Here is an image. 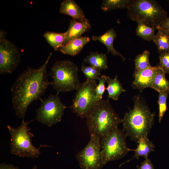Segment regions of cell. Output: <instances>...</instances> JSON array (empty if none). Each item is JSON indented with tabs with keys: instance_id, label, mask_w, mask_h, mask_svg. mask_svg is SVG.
Returning a JSON list of instances; mask_svg holds the SVG:
<instances>
[{
	"instance_id": "6da1fadb",
	"label": "cell",
	"mask_w": 169,
	"mask_h": 169,
	"mask_svg": "<svg viewBox=\"0 0 169 169\" xmlns=\"http://www.w3.org/2000/svg\"><path fill=\"white\" fill-rule=\"evenodd\" d=\"M52 54L50 53L40 67L33 68L28 66L11 85L12 103L18 118L24 119L30 105L34 100H40L50 85L47 67Z\"/></svg>"
},
{
	"instance_id": "7a4b0ae2",
	"label": "cell",
	"mask_w": 169,
	"mask_h": 169,
	"mask_svg": "<svg viewBox=\"0 0 169 169\" xmlns=\"http://www.w3.org/2000/svg\"><path fill=\"white\" fill-rule=\"evenodd\" d=\"M132 109L125 114L121 123L122 131L127 137L138 143L142 138L148 136L154 124L155 113L138 96L134 99Z\"/></svg>"
},
{
	"instance_id": "3957f363",
	"label": "cell",
	"mask_w": 169,
	"mask_h": 169,
	"mask_svg": "<svg viewBox=\"0 0 169 169\" xmlns=\"http://www.w3.org/2000/svg\"><path fill=\"white\" fill-rule=\"evenodd\" d=\"M86 118L90 136L101 141L118 127L122 120L109 100L102 99L96 103Z\"/></svg>"
},
{
	"instance_id": "277c9868",
	"label": "cell",
	"mask_w": 169,
	"mask_h": 169,
	"mask_svg": "<svg viewBox=\"0 0 169 169\" xmlns=\"http://www.w3.org/2000/svg\"><path fill=\"white\" fill-rule=\"evenodd\" d=\"M131 20L156 28L167 16V12L154 0H131L127 8Z\"/></svg>"
},
{
	"instance_id": "5b68a950",
	"label": "cell",
	"mask_w": 169,
	"mask_h": 169,
	"mask_svg": "<svg viewBox=\"0 0 169 169\" xmlns=\"http://www.w3.org/2000/svg\"><path fill=\"white\" fill-rule=\"evenodd\" d=\"M34 120L25 121L23 119L21 125L17 127L7 125L11 137L9 146L11 154L20 157L37 158L41 154V147H49L46 145H41L39 148H37L33 145L31 138L34 135L30 132L31 129L28 125Z\"/></svg>"
},
{
	"instance_id": "8992f818",
	"label": "cell",
	"mask_w": 169,
	"mask_h": 169,
	"mask_svg": "<svg viewBox=\"0 0 169 169\" xmlns=\"http://www.w3.org/2000/svg\"><path fill=\"white\" fill-rule=\"evenodd\" d=\"M77 66L69 60L56 61L51 69L49 75L53 79L50 85L58 95L61 92L77 90L81 83Z\"/></svg>"
},
{
	"instance_id": "52a82bcc",
	"label": "cell",
	"mask_w": 169,
	"mask_h": 169,
	"mask_svg": "<svg viewBox=\"0 0 169 169\" xmlns=\"http://www.w3.org/2000/svg\"><path fill=\"white\" fill-rule=\"evenodd\" d=\"M126 137L122 130L117 127L101 140V153L104 165L124 157L132 151L127 146Z\"/></svg>"
},
{
	"instance_id": "ba28073f",
	"label": "cell",
	"mask_w": 169,
	"mask_h": 169,
	"mask_svg": "<svg viewBox=\"0 0 169 169\" xmlns=\"http://www.w3.org/2000/svg\"><path fill=\"white\" fill-rule=\"evenodd\" d=\"M97 85L96 80L86 79L81 83L76 90L71 107L77 116L86 118L98 102L95 96Z\"/></svg>"
},
{
	"instance_id": "9c48e42d",
	"label": "cell",
	"mask_w": 169,
	"mask_h": 169,
	"mask_svg": "<svg viewBox=\"0 0 169 169\" xmlns=\"http://www.w3.org/2000/svg\"><path fill=\"white\" fill-rule=\"evenodd\" d=\"M40 101L41 105L36 110L35 120L49 127L60 121L67 107L61 102L58 95L50 94Z\"/></svg>"
},
{
	"instance_id": "30bf717a",
	"label": "cell",
	"mask_w": 169,
	"mask_h": 169,
	"mask_svg": "<svg viewBox=\"0 0 169 169\" xmlns=\"http://www.w3.org/2000/svg\"><path fill=\"white\" fill-rule=\"evenodd\" d=\"M7 33L0 30V74H12L21 62L20 51L16 45L6 38Z\"/></svg>"
},
{
	"instance_id": "8fae6325",
	"label": "cell",
	"mask_w": 169,
	"mask_h": 169,
	"mask_svg": "<svg viewBox=\"0 0 169 169\" xmlns=\"http://www.w3.org/2000/svg\"><path fill=\"white\" fill-rule=\"evenodd\" d=\"M82 169H101L104 165L101 153V141L90 136L86 146L76 155Z\"/></svg>"
},
{
	"instance_id": "7c38bea8",
	"label": "cell",
	"mask_w": 169,
	"mask_h": 169,
	"mask_svg": "<svg viewBox=\"0 0 169 169\" xmlns=\"http://www.w3.org/2000/svg\"><path fill=\"white\" fill-rule=\"evenodd\" d=\"M157 68V66L151 65L144 69L134 72V79L132 84L134 88L142 91L146 88H151Z\"/></svg>"
},
{
	"instance_id": "4fadbf2b",
	"label": "cell",
	"mask_w": 169,
	"mask_h": 169,
	"mask_svg": "<svg viewBox=\"0 0 169 169\" xmlns=\"http://www.w3.org/2000/svg\"><path fill=\"white\" fill-rule=\"evenodd\" d=\"M91 28L89 20L79 21L72 19L69 22L67 30L64 33L65 39L63 45L70 41L81 36L82 34L90 30Z\"/></svg>"
},
{
	"instance_id": "5bb4252c",
	"label": "cell",
	"mask_w": 169,
	"mask_h": 169,
	"mask_svg": "<svg viewBox=\"0 0 169 169\" xmlns=\"http://www.w3.org/2000/svg\"><path fill=\"white\" fill-rule=\"evenodd\" d=\"M59 12L79 21H84L88 19L85 17L82 9L74 0H64L62 1Z\"/></svg>"
},
{
	"instance_id": "9a60e30c",
	"label": "cell",
	"mask_w": 169,
	"mask_h": 169,
	"mask_svg": "<svg viewBox=\"0 0 169 169\" xmlns=\"http://www.w3.org/2000/svg\"><path fill=\"white\" fill-rule=\"evenodd\" d=\"M117 36L115 30L113 28H110L101 35L92 36V38L93 41H98L105 45L107 48L108 53L110 52L114 56H119L124 62L126 59L114 47L113 42Z\"/></svg>"
},
{
	"instance_id": "2e32d148",
	"label": "cell",
	"mask_w": 169,
	"mask_h": 169,
	"mask_svg": "<svg viewBox=\"0 0 169 169\" xmlns=\"http://www.w3.org/2000/svg\"><path fill=\"white\" fill-rule=\"evenodd\" d=\"M90 40L87 36H81L70 41L58 50L66 55L75 56L80 53L83 47Z\"/></svg>"
},
{
	"instance_id": "e0dca14e",
	"label": "cell",
	"mask_w": 169,
	"mask_h": 169,
	"mask_svg": "<svg viewBox=\"0 0 169 169\" xmlns=\"http://www.w3.org/2000/svg\"><path fill=\"white\" fill-rule=\"evenodd\" d=\"M84 63L98 70H105L108 67L107 58L105 54H100L97 51L90 52L83 60Z\"/></svg>"
},
{
	"instance_id": "ac0fdd59",
	"label": "cell",
	"mask_w": 169,
	"mask_h": 169,
	"mask_svg": "<svg viewBox=\"0 0 169 169\" xmlns=\"http://www.w3.org/2000/svg\"><path fill=\"white\" fill-rule=\"evenodd\" d=\"M137 148L132 149L134 154L132 158L127 161L128 162L135 158L138 159L140 157H148V155L155 151V146L153 142L146 136L141 138L137 143Z\"/></svg>"
},
{
	"instance_id": "d6986e66",
	"label": "cell",
	"mask_w": 169,
	"mask_h": 169,
	"mask_svg": "<svg viewBox=\"0 0 169 169\" xmlns=\"http://www.w3.org/2000/svg\"><path fill=\"white\" fill-rule=\"evenodd\" d=\"M157 32L153 41L156 45L158 52L161 53L169 52V31L164 29L157 28Z\"/></svg>"
},
{
	"instance_id": "ffe728a7",
	"label": "cell",
	"mask_w": 169,
	"mask_h": 169,
	"mask_svg": "<svg viewBox=\"0 0 169 169\" xmlns=\"http://www.w3.org/2000/svg\"><path fill=\"white\" fill-rule=\"evenodd\" d=\"M165 74L163 69L157 66L151 88L158 92L169 91V81L166 79Z\"/></svg>"
},
{
	"instance_id": "44dd1931",
	"label": "cell",
	"mask_w": 169,
	"mask_h": 169,
	"mask_svg": "<svg viewBox=\"0 0 169 169\" xmlns=\"http://www.w3.org/2000/svg\"><path fill=\"white\" fill-rule=\"evenodd\" d=\"M106 82L108 83V86L106 89L108 92L109 98H111L115 100H117L120 95L126 91L117 79V75H115L113 79L107 76Z\"/></svg>"
},
{
	"instance_id": "7402d4cb",
	"label": "cell",
	"mask_w": 169,
	"mask_h": 169,
	"mask_svg": "<svg viewBox=\"0 0 169 169\" xmlns=\"http://www.w3.org/2000/svg\"><path fill=\"white\" fill-rule=\"evenodd\" d=\"M43 36L48 44L55 51H58L63 45L65 39L64 33L47 31L44 34Z\"/></svg>"
},
{
	"instance_id": "603a6c76",
	"label": "cell",
	"mask_w": 169,
	"mask_h": 169,
	"mask_svg": "<svg viewBox=\"0 0 169 169\" xmlns=\"http://www.w3.org/2000/svg\"><path fill=\"white\" fill-rule=\"evenodd\" d=\"M131 0H104L101 9L104 12H108L118 9L127 8Z\"/></svg>"
},
{
	"instance_id": "cb8c5ba5",
	"label": "cell",
	"mask_w": 169,
	"mask_h": 169,
	"mask_svg": "<svg viewBox=\"0 0 169 169\" xmlns=\"http://www.w3.org/2000/svg\"><path fill=\"white\" fill-rule=\"evenodd\" d=\"M137 24L136 31L137 35L144 40L148 41H153L156 29L142 23H138Z\"/></svg>"
},
{
	"instance_id": "d4e9b609",
	"label": "cell",
	"mask_w": 169,
	"mask_h": 169,
	"mask_svg": "<svg viewBox=\"0 0 169 169\" xmlns=\"http://www.w3.org/2000/svg\"><path fill=\"white\" fill-rule=\"evenodd\" d=\"M150 52L145 50L141 54L137 55L135 58V65L134 72H137L151 66L149 60Z\"/></svg>"
},
{
	"instance_id": "484cf974",
	"label": "cell",
	"mask_w": 169,
	"mask_h": 169,
	"mask_svg": "<svg viewBox=\"0 0 169 169\" xmlns=\"http://www.w3.org/2000/svg\"><path fill=\"white\" fill-rule=\"evenodd\" d=\"M158 100L159 105V121L161 123L162 119L167 109L166 99L169 94V91H164L159 92Z\"/></svg>"
},
{
	"instance_id": "4316f807",
	"label": "cell",
	"mask_w": 169,
	"mask_h": 169,
	"mask_svg": "<svg viewBox=\"0 0 169 169\" xmlns=\"http://www.w3.org/2000/svg\"><path fill=\"white\" fill-rule=\"evenodd\" d=\"M81 70L86 78V79L90 80L98 79L101 74L100 70L90 66H86L82 63Z\"/></svg>"
},
{
	"instance_id": "83f0119b",
	"label": "cell",
	"mask_w": 169,
	"mask_h": 169,
	"mask_svg": "<svg viewBox=\"0 0 169 169\" xmlns=\"http://www.w3.org/2000/svg\"><path fill=\"white\" fill-rule=\"evenodd\" d=\"M107 79V76L103 75L99 77L98 80L99 83L97 85L95 90V96L97 102L102 100V96L106 88L105 84Z\"/></svg>"
},
{
	"instance_id": "f1b7e54d",
	"label": "cell",
	"mask_w": 169,
	"mask_h": 169,
	"mask_svg": "<svg viewBox=\"0 0 169 169\" xmlns=\"http://www.w3.org/2000/svg\"><path fill=\"white\" fill-rule=\"evenodd\" d=\"M159 58V64L158 66L162 69L166 73H169V52L160 54Z\"/></svg>"
},
{
	"instance_id": "f546056e",
	"label": "cell",
	"mask_w": 169,
	"mask_h": 169,
	"mask_svg": "<svg viewBox=\"0 0 169 169\" xmlns=\"http://www.w3.org/2000/svg\"><path fill=\"white\" fill-rule=\"evenodd\" d=\"M138 169H154V166L148 157L145 158L144 160L139 166H137Z\"/></svg>"
},
{
	"instance_id": "4dcf8cb0",
	"label": "cell",
	"mask_w": 169,
	"mask_h": 169,
	"mask_svg": "<svg viewBox=\"0 0 169 169\" xmlns=\"http://www.w3.org/2000/svg\"><path fill=\"white\" fill-rule=\"evenodd\" d=\"M157 28H160L169 31V17L167 16L161 22Z\"/></svg>"
},
{
	"instance_id": "1f68e13d",
	"label": "cell",
	"mask_w": 169,
	"mask_h": 169,
	"mask_svg": "<svg viewBox=\"0 0 169 169\" xmlns=\"http://www.w3.org/2000/svg\"><path fill=\"white\" fill-rule=\"evenodd\" d=\"M0 169H20L19 167L14 165L2 163L0 164Z\"/></svg>"
},
{
	"instance_id": "d6a6232c",
	"label": "cell",
	"mask_w": 169,
	"mask_h": 169,
	"mask_svg": "<svg viewBox=\"0 0 169 169\" xmlns=\"http://www.w3.org/2000/svg\"><path fill=\"white\" fill-rule=\"evenodd\" d=\"M32 169H38L37 166L35 165Z\"/></svg>"
}]
</instances>
